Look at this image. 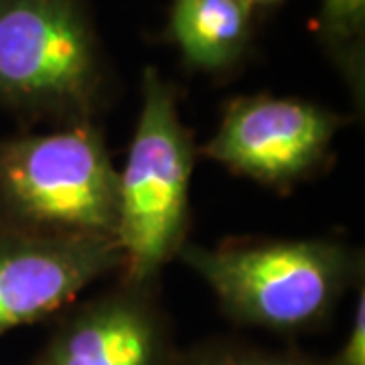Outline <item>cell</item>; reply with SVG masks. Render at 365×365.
<instances>
[{"label":"cell","mask_w":365,"mask_h":365,"mask_svg":"<svg viewBox=\"0 0 365 365\" xmlns=\"http://www.w3.org/2000/svg\"><path fill=\"white\" fill-rule=\"evenodd\" d=\"M179 351L158 287L118 280L57 314L29 365H175Z\"/></svg>","instance_id":"obj_6"},{"label":"cell","mask_w":365,"mask_h":365,"mask_svg":"<svg viewBox=\"0 0 365 365\" xmlns=\"http://www.w3.org/2000/svg\"><path fill=\"white\" fill-rule=\"evenodd\" d=\"M254 21L250 0H170L163 39L177 47L189 71L222 79L246 63Z\"/></svg>","instance_id":"obj_8"},{"label":"cell","mask_w":365,"mask_h":365,"mask_svg":"<svg viewBox=\"0 0 365 365\" xmlns=\"http://www.w3.org/2000/svg\"><path fill=\"white\" fill-rule=\"evenodd\" d=\"M284 0H250V4L254 6L256 13H270V11H276Z\"/></svg>","instance_id":"obj_12"},{"label":"cell","mask_w":365,"mask_h":365,"mask_svg":"<svg viewBox=\"0 0 365 365\" xmlns=\"http://www.w3.org/2000/svg\"><path fill=\"white\" fill-rule=\"evenodd\" d=\"M175 365H325L297 347H270L240 337H211L181 347Z\"/></svg>","instance_id":"obj_10"},{"label":"cell","mask_w":365,"mask_h":365,"mask_svg":"<svg viewBox=\"0 0 365 365\" xmlns=\"http://www.w3.org/2000/svg\"><path fill=\"white\" fill-rule=\"evenodd\" d=\"M349 118L300 98L235 96L223 104L220 126L201 157L278 193L321 175Z\"/></svg>","instance_id":"obj_5"},{"label":"cell","mask_w":365,"mask_h":365,"mask_svg":"<svg viewBox=\"0 0 365 365\" xmlns=\"http://www.w3.org/2000/svg\"><path fill=\"white\" fill-rule=\"evenodd\" d=\"M317 37L327 59L339 71L355 114L365 106V0H321Z\"/></svg>","instance_id":"obj_9"},{"label":"cell","mask_w":365,"mask_h":365,"mask_svg":"<svg viewBox=\"0 0 365 365\" xmlns=\"http://www.w3.org/2000/svg\"><path fill=\"white\" fill-rule=\"evenodd\" d=\"M122 266L116 240L0 225V335L57 317Z\"/></svg>","instance_id":"obj_7"},{"label":"cell","mask_w":365,"mask_h":365,"mask_svg":"<svg viewBox=\"0 0 365 365\" xmlns=\"http://www.w3.org/2000/svg\"><path fill=\"white\" fill-rule=\"evenodd\" d=\"M140 112L124 167L118 170V232L124 256L118 280L158 287L160 274L189 242L193 132L182 122L181 93L157 67L143 71Z\"/></svg>","instance_id":"obj_3"},{"label":"cell","mask_w":365,"mask_h":365,"mask_svg":"<svg viewBox=\"0 0 365 365\" xmlns=\"http://www.w3.org/2000/svg\"><path fill=\"white\" fill-rule=\"evenodd\" d=\"M325 365H365V288H357V300L353 307L351 325L345 341L331 357L323 359Z\"/></svg>","instance_id":"obj_11"},{"label":"cell","mask_w":365,"mask_h":365,"mask_svg":"<svg viewBox=\"0 0 365 365\" xmlns=\"http://www.w3.org/2000/svg\"><path fill=\"white\" fill-rule=\"evenodd\" d=\"M177 258L232 323L280 337L327 329L365 278L364 250L335 237H230L211 248L187 242Z\"/></svg>","instance_id":"obj_1"},{"label":"cell","mask_w":365,"mask_h":365,"mask_svg":"<svg viewBox=\"0 0 365 365\" xmlns=\"http://www.w3.org/2000/svg\"><path fill=\"white\" fill-rule=\"evenodd\" d=\"M112 69L90 0H0V108L29 124L98 122Z\"/></svg>","instance_id":"obj_2"},{"label":"cell","mask_w":365,"mask_h":365,"mask_svg":"<svg viewBox=\"0 0 365 365\" xmlns=\"http://www.w3.org/2000/svg\"><path fill=\"white\" fill-rule=\"evenodd\" d=\"M0 225L116 240L118 169L98 122L0 138Z\"/></svg>","instance_id":"obj_4"}]
</instances>
